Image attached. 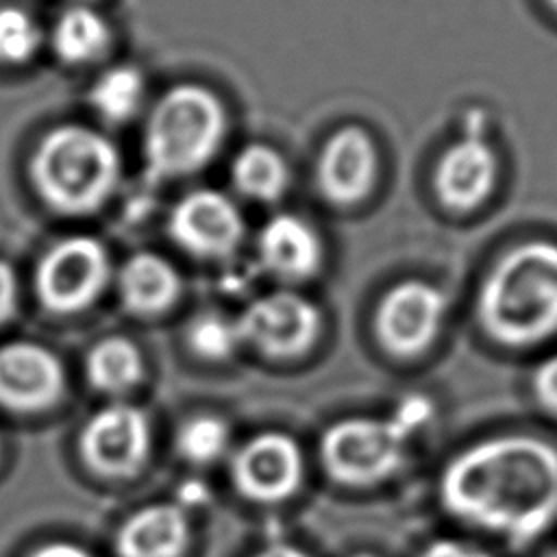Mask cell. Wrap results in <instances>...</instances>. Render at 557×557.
<instances>
[{
  "label": "cell",
  "mask_w": 557,
  "mask_h": 557,
  "mask_svg": "<svg viewBox=\"0 0 557 557\" xmlns=\"http://www.w3.org/2000/svg\"><path fill=\"white\" fill-rule=\"evenodd\" d=\"M440 500L470 527L531 544L557 520V448L533 435L476 442L444 466Z\"/></svg>",
  "instance_id": "6da1fadb"
},
{
  "label": "cell",
  "mask_w": 557,
  "mask_h": 557,
  "mask_svg": "<svg viewBox=\"0 0 557 557\" xmlns=\"http://www.w3.org/2000/svg\"><path fill=\"white\" fill-rule=\"evenodd\" d=\"M485 333L511 348L557 333V244L527 242L503 255L485 276L476 302Z\"/></svg>",
  "instance_id": "7a4b0ae2"
},
{
  "label": "cell",
  "mask_w": 557,
  "mask_h": 557,
  "mask_svg": "<svg viewBox=\"0 0 557 557\" xmlns=\"http://www.w3.org/2000/svg\"><path fill=\"white\" fill-rule=\"evenodd\" d=\"M120 174L113 144L94 128L65 124L37 144L30 159V181L46 205L61 213L98 209Z\"/></svg>",
  "instance_id": "3957f363"
},
{
  "label": "cell",
  "mask_w": 557,
  "mask_h": 557,
  "mask_svg": "<svg viewBox=\"0 0 557 557\" xmlns=\"http://www.w3.org/2000/svg\"><path fill=\"white\" fill-rule=\"evenodd\" d=\"M433 413L426 396L409 394L387 418H346L320 442L326 472L342 485L363 487L392 476L405 461V444Z\"/></svg>",
  "instance_id": "277c9868"
},
{
  "label": "cell",
  "mask_w": 557,
  "mask_h": 557,
  "mask_svg": "<svg viewBox=\"0 0 557 557\" xmlns=\"http://www.w3.org/2000/svg\"><path fill=\"white\" fill-rule=\"evenodd\" d=\"M222 135L224 109L218 96L200 85H176L152 107L144 157L152 174L183 176L213 157Z\"/></svg>",
  "instance_id": "5b68a950"
},
{
  "label": "cell",
  "mask_w": 557,
  "mask_h": 557,
  "mask_svg": "<svg viewBox=\"0 0 557 557\" xmlns=\"http://www.w3.org/2000/svg\"><path fill=\"white\" fill-rule=\"evenodd\" d=\"M111 263L104 246L85 235L57 242L39 259L35 292L54 313H74L89 307L109 281Z\"/></svg>",
  "instance_id": "8992f818"
},
{
  "label": "cell",
  "mask_w": 557,
  "mask_h": 557,
  "mask_svg": "<svg viewBox=\"0 0 557 557\" xmlns=\"http://www.w3.org/2000/svg\"><path fill=\"white\" fill-rule=\"evenodd\" d=\"M446 309V294L437 285L407 278L383 296L374 315L376 339L389 355L416 357L435 342Z\"/></svg>",
  "instance_id": "52a82bcc"
},
{
  "label": "cell",
  "mask_w": 557,
  "mask_h": 557,
  "mask_svg": "<svg viewBox=\"0 0 557 557\" xmlns=\"http://www.w3.org/2000/svg\"><path fill=\"white\" fill-rule=\"evenodd\" d=\"M242 342L270 357L305 352L322 329L320 309L296 292H272L252 300L237 318Z\"/></svg>",
  "instance_id": "ba28073f"
},
{
  "label": "cell",
  "mask_w": 557,
  "mask_h": 557,
  "mask_svg": "<svg viewBox=\"0 0 557 557\" xmlns=\"http://www.w3.org/2000/svg\"><path fill=\"white\" fill-rule=\"evenodd\" d=\"M150 446L148 418L141 409L115 403L96 411L81 433L83 459L102 474H133Z\"/></svg>",
  "instance_id": "9c48e42d"
},
{
  "label": "cell",
  "mask_w": 557,
  "mask_h": 557,
  "mask_svg": "<svg viewBox=\"0 0 557 557\" xmlns=\"http://www.w3.org/2000/svg\"><path fill=\"white\" fill-rule=\"evenodd\" d=\"M170 235L187 252L205 259L228 257L242 242L244 222L228 196L196 189L183 196L170 215Z\"/></svg>",
  "instance_id": "30bf717a"
},
{
  "label": "cell",
  "mask_w": 557,
  "mask_h": 557,
  "mask_svg": "<svg viewBox=\"0 0 557 557\" xmlns=\"http://www.w3.org/2000/svg\"><path fill=\"white\" fill-rule=\"evenodd\" d=\"M233 481L250 500H283L302 481V453L289 435L261 433L233 457Z\"/></svg>",
  "instance_id": "8fae6325"
},
{
  "label": "cell",
  "mask_w": 557,
  "mask_h": 557,
  "mask_svg": "<svg viewBox=\"0 0 557 557\" xmlns=\"http://www.w3.org/2000/svg\"><path fill=\"white\" fill-rule=\"evenodd\" d=\"M376 176V146L359 126H346L331 135L315 163V181L322 196L342 207L363 200Z\"/></svg>",
  "instance_id": "7c38bea8"
},
{
  "label": "cell",
  "mask_w": 557,
  "mask_h": 557,
  "mask_svg": "<svg viewBox=\"0 0 557 557\" xmlns=\"http://www.w3.org/2000/svg\"><path fill=\"white\" fill-rule=\"evenodd\" d=\"M498 181V157L481 133H466L444 150L435 165V194L448 209L479 207Z\"/></svg>",
  "instance_id": "4fadbf2b"
},
{
  "label": "cell",
  "mask_w": 557,
  "mask_h": 557,
  "mask_svg": "<svg viewBox=\"0 0 557 557\" xmlns=\"http://www.w3.org/2000/svg\"><path fill=\"white\" fill-rule=\"evenodd\" d=\"M63 389L59 359L44 346L13 342L0 346V405L33 411L52 405Z\"/></svg>",
  "instance_id": "5bb4252c"
},
{
  "label": "cell",
  "mask_w": 557,
  "mask_h": 557,
  "mask_svg": "<svg viewBox=\"0 0 557 557\" xmlns=\"http://www.w3.org/2000/svg\"><path fill=\"white\" fill-rule=\"evenodd\" d=\"M257 250L261 265L285 281L313 276L324 257L322 239L315 228L294 213L270 218L259 233Z\"/></svg>",
  "instance_id": "9a60e30c"
},
{
  "label": "cell",
  "mask_w": 557,
  "mask_h": 557,
  "mask_svg": "<svg viewBox=\"0 0 557 557\" xmlns=\"http://www.w3.org/2000/svg\"><path fill=\"white\" fill-rule=\"evenodd\" d=\"M187 544V520L176 505H148L117 531L120 557H178Z\"/></svg>",
  "instance_id": "2e32d148"
},
{
  "label": "cell",
  "mask_w": 557,
  "mask_h": 557,
  "mask_svg": "<svg viewBox=\"0 0 557 557\" xmlns=\"http://www.w3.org/2000/svg\"><path fill=\"white\" fill-rule=\"evenodd\" d=\"M124 307L137 315H154L168 309L181 292V278L172 263L152 252H137L124 261L117 274Z\"/></svg>",
  "instance_id": "e0dca14e"
},
{
  "label": "cell",
  "mask_w": 557,
  "mask_h": 557,
  "mask_svg": "<svg viewBox=\"0 0 557 557\" xmlns=\"http://www.w3.org/2000/svg\"><path fill=\"white\" fill-rule=\"evenodd\" d=\"M50 41L57 57L65 63H87L107 50L111 30L98 11L76 4L57 17Z\"/></svg>",
  "instance_id": "ac0fdd59"
},
{
  "label": "cell",
  "mask_w": 557,
  "mask_h": 557,
  "mask_svg": "<svg viewBox=\"0 0 557 557\" xmlns=\"http://www.w3.org/2000/svg\"><path fill=\"white\" fill-rule=\"evenodd\" d=\"M231 178L244 196L272 202L283 196L289 183V170L274 148L265 144H248L235 154Z\"/></svg>",
  "instance_id": "d6986e66"
},
{
  "label": "cell",
  "mask_w": 557,
  "mask_h": 557,
  "mask_svg": "<svg viewBox=\"0 0 557 557\" xmlns=\"http://www.w3.org/2000/svg\"><path fill=\"white\" fill-rule=\"evenodd\" d=\"M85 372L96 389L117 394L141 379L144 361L133 342L124 337H107L89 350Z\"/></svg>",
  "instance_id": "ffe728a7"
},
{
  "label": "cell",
  "mask_w": 557,
  "mask_h": 557,
  "mask_svg": "<svg viewBox=\"0 0 557 557\" xmlns=\"http://www.w3.org/2000/svg\"><path fill=\"white\" fill-rule=\"evenodd\" d=\"M144 76L133 65L107 67L89 89L94 111L107 122H126L144 102Z\"/></svg>",
  "instance_id": "44dd1931"
},
{
  "label": "cell",
  "mask_w": 557,
  "mask_h": 557,
  "mask_svg": "<svg viewBox=\"0 0 557 557\" xmlns=\"http://www.w3.org/2000/svg\"><path fill=\"white\" fill-rule=\"evenodd\" d=\"M187 346L202 359L220 361L231 357L242 344L237 320L218 311L198 313L187 326Z\"/></svg>",
  "instance_id": "7402d4cb"
},
{
  "label": "cell",
  "mask_w": 557,
  "mask_h": 557,
  "mask_svg": "<svg viewBox=\"0 0 557 557\" xmlns=\"http://www.w3.org/2000/svg\"><path fill=\"white\" fill-rule=\"evenodd\" d=\"M226 446L228 426L215 416H196L187 420L176 433V448L181 457L198 466L222 457Z\"/></svg>",
  "instance_id": "603a6c76"
},
{
  "label": "cell",
  "mask_w": 557,
  "mask_h": 557,
  "mask_svg": "<svg viewBox=\"0 0 557 557\" xmlns=\"http://www.w3.org/2000/svg\"><path fill=\"white\" fill-rule=\"evenodd\" d=\"M41 41L33 15L20 7H0V63L28 61Z\"/></svg>",
  "instance_id": "cb8c5ba5"
},
{
  "label": "cell",
  "mask_w": 557,
  "mask_h": 557,
  "mask_svg": "<svg viewBox=\"0 0 557 557\" xmlns=\"http://www.w3.org/2000/svg\"><path fill=\"white\" fill-rule=\"evenodd\" d=\"M533 394L548 413L557 416V355L537 366L533 374Z\"/></svg>",
  "instance_id": "d4e9b609"
},
{
  "label": "cell",
  "mask_w": 557,
  "mask_h": 557,
  "mask_svg": "<svg viewBox=\"0 0 557 557\" xmlns=\"http://www.w3.org/2000/svg\"><path fill=\"white\" fill-rule=\"evenodd\" d=\"M420 557H492V555L461 540H435L420 553Z\"/></svg>",
  "instance_id": "484cf974"
},
{
  "label": "cell",
  "mask_w": 557,
  "mask_h": 557,
  "mask_svg": "<svg viewBox=\"0 0 557 557\" xmlns=\"http://www.w3.org/2000/svg\"><path fill=\"white\" fill-rule=\"evenodd\" d=\"M15 307V274L0 261V324L13 313Z\"/></svg>",
  "instance_id": "4316f807"
},
{
  "label": "cell",
  "mask_w": 557,
  "mask_h": 557,
  "mask_svg": "<svg viewBox=\"0 0 557 557\" xmlns=\"http://www.w3.org/2000/svg\"><path fill=\"white\" fill-rule=\"evenodd\" d=\"M30 557H91L87 550H83L76 544L70 542H52L41 548H37Z\"/></svg>",
  "instance_id": "83f0119b"
},
{
  "label": "cell",
  "mask_w": 557,
  "mask_h": 557,
  "mask_svg": "<svg viewBox=\"0 0 557 557\" xmlns=\"http://www.w3.org/2000/svg\"><path fill=\"white\" fill-rule=\"evenodd\" d=\"M255 557H307V555L292 544H270L263 550H259Z\"/></svg>",
  "instance_id": "f1b7e54d"
},
{
  "label": "cell",
  "mask_w": 557,
  "mask_h": 557,
  "mask_svg": "<svg viewBox=\"0 0 557 557\" xmlns=\"http://www.w3.org/2000/svg\"><path fill=\"white\" fill-rule=\"evenodd\" d=\"M548 2H550V7L557 11V0H548Z\"/></svg>",
  "instance_id": "f546056e"
},
{
  "label": "cell",
  "mask_w": 557,
  "mask_h": 557,
  "mask_svg": "<svg viewBox=\"0 0 557 557\" xmlns=\"http://www.w3.org/2000/svg\"><path fill=\"white\" fill-rule=\"evenodd\" d=\"M355 557H374V555H355Z\"/></svg>",
  "instance_id": "4dcf8cb0"
}]
</instances>
